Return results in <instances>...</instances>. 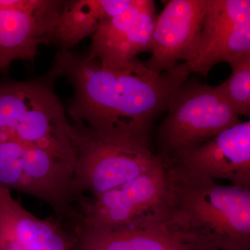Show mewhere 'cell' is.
<instances>
[{
    "instance_id": "1",
    "label": "cell",
    "mask_w": 250,
    "mask_h": 250,
    "mask_svg": "<svg viewBox=\"0 0 250 250\" xmlns=\"http://www.w3.org/2000/svg\"><path fill=\"white\" fill-rule=\"evenodd\" d=\"M190 72L184 62L158 72L139 59L106 67L85 55L59 49L47 78H64L73 88L67 106L70 123L105 141L150 149L156 120Z\"/></svg>"
},
{
    "instance_id": "2",
    "label": "cell",
    "mask_w": 250,
    "mask_h": 250,
    "mask_svg": "<svg viewBox=\"0 0 250 250\" xmlns=\"http://www.w3.org/2000/svg\"><path fill=\"white\" fill-rule=\"evenodd\" d=\"M164 166L169 225L214 249L250 250V189Z\"/></svg>"
},
{
    "instance_id": "3",
    "label": "cell",
    "mask_w": 250,
    "mask_h": 250,
    "mask_svg": "<svg viewBox=\"0 0 250 250\" xmlns=\"http://www.w3.org/2000/svg\"><path fill=\"white\" fill-rule=\"evenodd\" d=\"M53 83L47 77L0 82V141L47 149L74 167L71 123Z\"/></svg>"
},
{
    "instance_id": "4",
    "label": "cell",
    "mask_w": 250,
    "mask_h": 250,
    "mask_svg": "<svg viewBox=\"0 0 250 250\" xmlns=\"http://www.w3.org/2000/svg\"><path fill=\"white\" fill-rule=\"evenodd\" d=\"M157 132L164 165L241 122L217 86L187 80L172 95Z\"/></svg>"
},
{
    "instance_id": "5",
    "label": "cell",
    "mask_w": 250,
    "mask_h": 250,
    "mask_svg": "<svg viewBox=\"0 0 250 250\" xmlns=\"http://www.w3.org/2000/svg\"><path fill=\"white\" fill-rule=\"evenodd\" d=\"M0 188L45 202L65 225L80 198L71 164L47 149L13 141H0Z\"/></svg>"
},
{
    "instance_id": "6",
    "label": "cell",
    "mask_w": 250,
    "mask_h": 250,
    "mask_svg": "<svg viewBox=\"0 0 250 250\" xmlns=\"http://www.w3.org/2000/svg\"><path fill=\"white\" fill-rule=\"evenodd\" d=\"M70 123L79 197L100 196L162 164L150 149L105 141L85 126Z\"/></svg>"
},
{
    "instance_id": "7",
    "label": "cell",
    "mask_w": 250,
    "mask_h": 250,
    "mask_svg": "<svg viewBox=\"0 0 250 250\" xmlns=\"http://www.w3.org/2000/svg\"><path fill=\"white\" fill-rule=\"evenodd\" d=\"M166 192L162 164L100 196L81 197L69 228H113L167 221Z\"/></svg>"
},
{
    "instance_id": "8",
    "label": "cell",
    "mask_w": 250,
    "mask_h": 250,
    "mask_svg": "<svg viewBox=\"0 0 250 250\" xmlns=\"http://www.w3.org/2000/svg\"><path fill=\"white\" fill-rule=\"evenodd\" d=\"M250 54V0H207L200 41L190 72L207 77L212 67Z\"/></svg>"
},
{
    "instance_id": "9",
    "label": "cell",
    "mask_w": 250,
    "mask_h": 250,
    "mask_svg": "<svg viewBox=\"0 0 250 250\" xmlns=\"http://www.w3.org/2000/svg\"><path fill=\"white\" fill-rule=\"evenodd\" d=\"M62 1L0 0V72L15 61H34L49 45Z\"/></svg>"
},
{
    "instance_id": "10",
    "label": "cell",
    "mask_w": 250,
    "mask_h": 250,
    "mask_svg": "<svg viewBox=\"0 0 250 250\" xmlns=\"http://www.w3.org/2000/svg\"><path fill=\"white\" fill-rule=\"evenodd\" d=\"M157 14L152 0H133L121 14L108 18L91 36L88 54L106 67L123 66L152 51Z\"/></svg>"
},
{
    "instance_id": "11",
    "label": "cell",
    "mask_w": 250,
    "mask_h": 250,
    "mask_svg": "<svg viewBox=\"0 0 250 250\" xmlns=\"http://www.w3.org/2000/svg\"><path fill=\"white\" fill-rule=\"evenodd\" d=\"M167 164L250 189V121L239 122Z\"/></svg>"
},
{
    "instance_id": "12",
    "label": "cell",
    "mask_w": 250,
    "mask_h": 250,
    "mask_svg": "<svg viewBox=\"0 0 250 250\" xmlns=\"http://www.w3.org/2000/svg\"><path fill=\"white\" fill-rule=\"evenodd\" d=\"M207 0H171L157 15L151 57L146 65L153 71L173 70L190 62L203 25Z\"/></svg>"
},
{
    "instance_id": "13",
    "label": "cell",
    "mask_w": 250,
    "mask_h": 250,
    "mask_svg": "<svg viewBox=\"0 0 250 250\" xmlns=\"http://www.w3.org/2000/svg\"><path fill=\"white\" fill-rule=\"evenodd\" d=\"M72 250H211L165 220L113 228H72Z\"/></svg>"
},
{
    "instance_id": "14",
    "label": "cell",
    "mask_w": 250,
    "mask_h": 250,
    "mask_svg": "<svg viewBox=\"0 0 250 250\" xmlns=\"http://www.w3.org/2000/svg\"><path fill=\"white\" fill-rule=\"evenodd\" d=\"M0 218L12 230L23 250H72L70 230L57 219L43 220L28 211L11 192L0 188Z\"/></svg>"
},
{
    "instance_id": "15",
    "label": "cell",
    "mask_w": 250,
    "mask_h": 250,
    "mask_svg": "<svg viewBox=\"0 0 250 250\" xmlns=\"http://www.w3.org/2000/svg\"><path fill=\"white\" fill-rule=\"evenodd\" d=\"M133 0L62 1L50 36V44L69 49L92 36L108 18L121 14Z\"/></svg>"
},
{
    "instance_id": "16",
    "label": "cell",
    "mask_w": 250,
    "mask_h": 250,
    "mask_svg": "<svg viewBox=\"0 0 250 250\" xmlns=\"http://www.w3.org/2000/svg\"><path fill=\"white\" fill-rule=\"evenodd\" d=\"M229 77L218 85L219 91L238 116H250V54L233 61Z\"/></svg>"
},
{
    "instance_id": "17",
    "label": "cell",
    "mask_w": 250,
    "mask_h": 250,
    "mask_svg": "<svg viewBox=\"0 0 250 250\" xmlns=\"http://www.w3.org/2000/svg\"><path fill=\"white\" fill-rule=\"evenodd\" d=\"M0 250H23L12 230L0 218Z\"/></svg>"
},
{
    "instance_id": "18",
    "label": "cell",
    "mask_w": 250,
    "mask_h": 250,
    "mask_svg": "<svg viewBox=\"0 0 250 250\" xmlns=\"http://www.w3.org/2000/svg\"></svg>"
}]
</instances>
